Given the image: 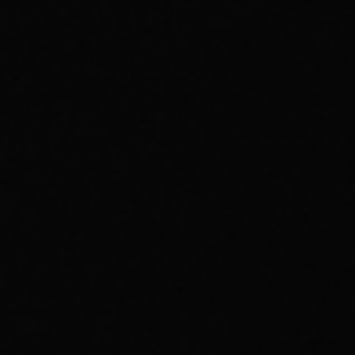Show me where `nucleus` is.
<instances>
[]
</instances>
